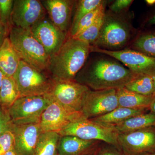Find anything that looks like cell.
Returning <instances> with one entry per match:
<instances>
[{"mask_svg":"<svg viewBox=\"0 0 155 155\" xmlns=\"http://www.w3.org/2000/svg\"><path fill=\"white\" fill-rule=\"evenodd\" d=\"M134 75L116 61L99 58L85 64L74 80L92 90H118L125 87Z\"/></svg>","mask_w":155,"mask_h":155,"instance_id":"obj_1","label":"cell"},{"mask_svg":"<svg viewBox=\"0 0 155 155\" xmlns=\"http://www.w3.org/2000/svg\"><path fill=\"white\" fill-rule=\"evenodd\" d=\"M91 52V45L69 37L59 51L50 58L47 72L52 78L74 80Z\"/></svg>","mask_w":155,"mask_h":155,"instance_id":"obj_2","label":"cell"},{"mask_svg":"<svg viewBox=\"0 0 155 155\" xmlns=\"http://www.w3.org/2000/svg\"><path fill=\"white\" fill-rule=\"evenodd\" d=\"M8 38L21 61L47 72L50 56L30 29L13 26L9 31Z\"/></svg>","mask_w":155,"mask_h":155,"instance_id":"obj_3","label":"cell"},{"mask_svg":"<svg viewBox=\"0 0 155 155\" xmlns=\"http://www.w3.org/2000/svg\"><path fill=\"white\" fill-rule=\"evenodd\" d=\"M130 29L128 22L118 14L105 12L99 35L91 46L109 51L120 50L130 40Z\"/></svg>","mask_w":155,"mask_h":155,"instance_id":"obj_4","label":"cell"},{"mask_svg":"<svg viewBox=\"0 0 155 155\" xmlns=\"http://www.w3.org/2000/svg\"><path fill=\"white\" fill-rule=\"evenodd\" d=\"M46 72L20 61L13 76L19 90L20 97L47 94L51 87L53 79Z\"/></svg>","mask_w":155,"mask_h":155,"instance_id":"obj_5","label":"cell"},{"mask_svg":"<svg viewBox=\"0 0 155 155\" xmlns=\"http://www.w3.org/2000/svg\"><path fill=\"white\" fill-rule=\"evenodd\" d=\"M58 133L61 136H73L85 140L102 141L121 151L118 142L119 133L116 128L105 126L91 119L73 122Z\"/></svg>","mask_w":155,"mask_h":155,"instance_id":"obj_6","label":"cell"},{"mask_svg":"<svg viewBox=\"0 0 155 155\" xmlns=\"http://www.w3.org/2000/svg\"><path fill=\"white\" fill-rule=\"evenodd\" d=\"M52 79L51 87L46 95L65 107L82 112L84 98L90 89L75 80Z\"/></svg>","mask_w":155,"mask_h":155,"instance_id":"obj_7","label":"cell"},{"mask_svg":"<svg viewBox=\"0 0 155 155\" xmlns=\"http://www.w3.org/2000/svg\"><path fill=\"white\" fill-rule=\"evenodd\" d=\"M51 102L45 95L19 97L9 109L12 122L17 125L40 122L44 111Z\"/></svg>","mask_w":155,"mask_h":155,"instance_id":"obj_8","label":"cell"},{"mask_svg":"<svg viewBox=\"0 0 155 155\" xmlns=\"http://www.w3.org/2000/svg\"><path fill=\"white\" fill-rule=\"evenodd\" d=\"M91 52L104 54L120 61L134 75H155V58L133 49L109 51L91 45Z\"/></svg>","mask_w":155,"mask_h":155,"instance_id":"obj_9","label":"cell"},{"mask_svg":"<svg viewBox=\"0 0 155 155\" xmlns=\"http://www.w3.org/2000/svg\"><path fill=\"white\" fill-rule=\"evenodd\" d=\"M84 119L82 112L72 110L51 100L42 114L40 125L42 132L59 133L73 122Z\"/></svg>","mask_w":155,"mask_h":155,"instance_id":"obj_10","label":"cell"},{"mask_svg":"<svg viewBox=\"0 0 155 155\" xmlns=\"http://www.w3.org/2000/svg\"><path fill=\"white\" fill-rule=\"evenodd\" d=\"M119 107L117 90L90 89L82 103L81 112L87 119H92L110 113Z\"/></svg>","mask_w":155,"mask_h":155,"instance_id":"obj_11","label":"cell"},{"mask_svg":"<svg viewBox=\"0 0 155 155\" xmlns=\"http://www.w3.org/2000/svg\"><path fill=\"white\" fill-rule=\"evenodd\" d=\"M118 142L125 155L155 153V127L119 134Z\"/></svg>","mask_w":155,"mask_h":155,"instance_id":"obj_12","label":"cell"},{"mask_svg":"<svg viewBox=\"0 0 155 155\" xmlns=\"http://www.w3.org/2000/svg\"><path fill=\"white\" fill-rule=\"evenodd\" d=\"M46 11L38 0H14L12 22L13 26L30 29L46 16Z\"/></svg>","mask_w":155,"mask_h":155,"instance_id":"obj_13","label":"cell"},{"mask_svg":"<svg viewBox=\"0 0 155 155\" xmlns=\"http://www.w3.org/2000/svg\"><path fill=\"white\" fill-rule=\"evenodd\" d=\"M30 30L50 58L59 51L68 38L67 34L60 30L46 16L37 22Z\"/></svg>","mask_w":155,"mask_h":155,"instance_id":"obj_14","label":"cell"},{"mask_svg":"<svg viewBox=\"0 0 155 155\" xmlns=\"http://www.w3.org/2000/svg\"><path fill=\"white\" fill-rule=\"evenodd\" d=\"M11 131L14 136L17 155H35L39 137L42 132L40 122L22 125L13 123Z\"/></svg>","mask_w":155,"mask_h":155,"instance_id":"obj_15","label":"cell"},{"mask_svg":"<svg viewBox=\"0 0 155 155\" xmlns=\"http://www.w3.org/2000/svg\"><path fill=\"white\" fill-rule=\"evenodd\" d=\"M41 2L53 24L68 34L71 27L72 10L75 1L43 0Z\"/></svg>","mask_w":155,"mask_h":155,"instance_id":"obj_16","label":"cell"},{"mask_svg":"<svg viewBox=\"0 0 155 155\" xmlns=\"http://www.w3.org/2000/svg\"><path fill=\"white\" fill-rule=\"evenodd\" d=\"M101 141L82 139L73 136H61L58 143V155H88L94 153Z\"/></svg>","mask_w":155,"mask_h":155,"instance_id":"obj_17","label":"cell"},{"mask_svg":"<svg viewBox=\"0 0 155 155\" xmlns=\"http://www.w3.org/2000/svg\"><path fill=\"white\" fill-rule=\"evenodd\" d=\"M20 61L8 38H7L0 47V71L5 76L13 77Z\"/></svg>","mask_w":155,"mask_h":155,"instance_id":"obj_18","label":"cell"},{"mask_svg":"<svg viewBox=\"0 0 155 155\" xmlns=\"http://www.w3.org/2000/svg\"><path fill=\"white\" fill-rule=\"evenodd\" d=\"M117 95L119 107L135 110H149L154 97L142 95L125 87L117 90Z\"/></svg>","mask_w":155,"mask_h":155,"instance_id":"obj_19","label":"cell"},{"mask_svg":"<svg viewBox=\"0 0 155 155\" xmlns=\"http://www.w3.org/2000/svg\"><path fill=\"white\" fill-rule=\"evenodd\" d=\"M147 110L118 107L108 114L91 119L105 126L114 127L133 116L146 113Z\"/></svg>","mask_w":155,"mask_h":155,"instance_id":"obj_20","label":"cell"},{"mask_svg":"<svg viewBox=\"0 0 155 155\" xmlns=\"http://www.w3.org/2000/svg\"><path fill=\"white\" fill-rule=\"evenodd\" d=\"M150 127H155V115L150 112L133 116L114 126L119 134Z\"/></svg>","mask_w":155,"mask_h":155,"instance_id":"obj_21","label":"cell"},{"mask_svg":"<svg viewBox=\"0 0 155 155\" xmlns=\"http://www.w3.org/2000/svg\"><path fill=\"white\" fill-rule=\"evenodd\" d=\"M19 97V90L14 78L4 76L0 89V107L8 111Z\"/></svg>","mask_w":155,"mask_h":155,"instance_id":"obj_22","label":"cell"},{"mask_svg":"<svg viewBox=\"0 0 155 155\" xmlns=\"http://www.w3.org/2000/svg\"><path fill=\"white\" fill-rule=\"evenodd\" d=\"M61 137L58 132H42L39 137L35 155H58V143Z\"/></svg>","mask_w":155,"mask_h":155,"instance_id":"obj_23","label":"cell"},{"mask_svg":"<svg viewBox=\"0 0 155 155\" xmlns=\"http://www.w3.org/2000/svg\"><path fill=\"white\" fill-rule=\"evenodd\" d=\"M125 87L130 91L145 96H153L155 95L154 84L153 76L151 75H135Z\"/></svg>","mask_w":155,"mask_h":155,"instance_id":"obj_24","label":"cell"},{"mask_svg":"<svg viewBox=\"0 0 155 155\" xmlns=\"http://www.w3.org/2000/svg\"><path fill=\"white\" fill-rule=\"evenodd\" d=\"M102 0H80L76 1V9L69 31L70 37L75 36L78 25L81 19L89 12L101 5Z\"/></svg>","mask_w":155,"mask_h":155,"instance_id":"obj_25","label":"cell"},{"mask_svg":"<svg viewBox=\"0 0 155 155\" xmlns=\"http://www.w3.org/2000/svg\"><path fill=\"white\" fill-rule=\"evenodd\" d=\"M132 48L134 50L155 58V33L140 35L133 42Z\"/></svg>","mask_w":155,"mask_h":155,"instance_id":"obj_26","label":"cell"},{"mask_svg":"<svg viewBox=\"0 0 155 155\" xmlns=\"http://www.w3.org/2000/svg\"><path fill=\"white\" fill-rule=\"evenodd\" d=\"M105 14V11L100 14L95 22L88 28L78 35L72 38L78 39L91 45H93L99 35L104 23Z\"/></svg>","mask_w":155,"mask_h":155,"instance_id":"obj_27","label":"cell"},{"mask_svg":"<svg viewBox=\"0 0 155 155\" xmlns=\"http://www.w3.org/2000/svg\"><path fill=\"white\" fill-rule=\"evenodd\" d=\"M106 3L105 1H104L101 5L95 10L89 12L81 19L78 25L76 32L74 37L78 35L88 28L95 22L100 14L104 11H105Z\"/></svg>","mask_w":155,"mask_h":155,"instance_id":"obj_28","label":"cell"},{"mask_svg":"<svg viewBox=\"0 0 155 155\" xmlns=\"http://www.w3.org/2000/svg\"><path fill=\"white\" fill-rule=\"evenodd\" d=\"M14 0H0V21L9 30L13 26L12 22Z\"/></svg>","mask_w":155,"mask_h":155,"instance_id":"obj_29","label":"cell"},{"mask_svg":"<svg viewBox=\"0 0 155 155\" xmlns=\"http://www.w3.org/2000/svg\"><path fill=\"white\" fill-rule=\"evenodd\" d=\"M14 134L11 130H8L0 136V155H4L14 147Z\"/></svg>","mask_w":155,"mask_h":155,"instance_id":"obj_30","label":"cell"},{"mask_svg":"<svg viewBox=\"0 0 155 155\" xmlns=\"http://www.w3.org/2000/svg\"><path fill=\"white\" fill-rule=\"evenodd\" d=\"M12 124L8 111L0 107V136L8 130H11Z\"/></svg>","mask_w":155,"mask_h":155,"instance_id":"obj_31","label":"cell"},{"mask_svg":"<svg viewBox=\"0 0 155 155\" xmlns=\"http://www.w3.org/2000/svg\"><path fill=\"white\" fill-rule=\"evenodd\" d=\"M95 155H125L122 151L114 146L107 144L98 147Z\"/></svg>","mask_w":155,"mask_h":155,"instance_id":"obj_32","label":"cell"},{"mask_svg":"<svg viewBox=\"0 0 155 155\" xmlns=\"http://www.w3.org/2000/svg\"><path fill=\"white\" fill-rule=\"evenodd\" d=\"M133 2L132 0H116L110 5V9L112 13L119 14L127 9Z\"/></svg>","mask_w":155,"mask_h":155,"instance_id":"obj_33","label":"cell"},{"mask_svg":"<svg viewBox=\"0 0 155 155\" xmlns=\"http://www.w3.org/2000/svg\"><path fill=\"white\" fill-rule=\"evenodd\" d=\"M10 30L0 21V47L6 38L8 37Z\"/></svg>","mask_w":155,"mask_h":155,"instance_id":"obj_34","label":"cell"},{"mask_svg":"<svg viewBox=\"0 0 155 155\" xmlns=\"http://www.w3.org/2000/svg\"><path fill=\"white\" fill-rule=\"evenodd\" d=\"M149 110L150 111V112L155 115V95L154 96L152 101L150 103Z\"/></svg>","mask_w":155,"mask_h":155,"instance_id":"obj_35","label":"cell"},{"mask_svg":"<svg viewBox=\"0 0 155 155\" xmlns=\"http://www.w3.org/2000/svg\"><path fill=\"white\" fill-rule=\"evenodd\" d=\"M4 155H17L15 151V149L14 147L11 148V149L8 151L7 153H6Z\"/></svg>","mask_w":155,"mask_h":155,"instance_id":"obj_36","label":"cell"},{"mask_svg":"<svg viewBox=\"0 0 155 155\" xmlns=\"http://www.w3.org/2000/svg\"><path fill=\"white\" fill-rule=\"evenodd\" d=\"M148 23L150 25H155V14L150 18Z\"/></svg>","mask_w":155,"mask_h":155,"instance_id":"obj_37","label":"cell"},{"mask_svg":"<svg viewBox=\"0 0 155 155\" xmlns=\"http://www.w3.org/2000/svg\"><path fill=\"white\" fill-rule=\"evenodd\" d=\"M145 2L148 5L152 6L155 5V0H146Z\"/></svg>","mask_w":155,"mask_h":155,"instance_id":"obj_38","label":"cell"},{"mask_svg":"<svg viewBox=\"0 0 155 155\" xmlns=\"http://www.w3.org/2000/svg\"><path fill=\"white\" fill-rule=\"evenodd\" d=\"M4 76H4V74H3L2 72L0 71V89H1V87H2V81Z\"/></svg>","mask_w":155,"mask_h":155,"instance_id":"obj_39","label":"cell"},{"mask_svg":"<svg viewBox=\"0 0 155 155\" xmlns=\"http://www.w3.org/2000/svg\"><path fill=\"white\" fill-rule=\"evenodd\" d=\"M138 155H155V153H145L141 154Z\"/></svg>","mask_w":155,"mask_h":155,"instance_id":"obj_40","label":"cell"},{"mask_svg":"<svg viewBox=\"0 0 155 155\" xmlns=\"http://www.w3.org/2000/svg\"><path fill=\"white\" fill-rule=\"evenodd\" d=\"M153 80L154 81V87H155V76H153Z\"/></svg>","mask_w":155,"mask_h":155,"instance_id":"obj_41","label":"cell"},{"mask_svg":"<svg viewBox=\"0 0 155 155\" xmlns=\"http://www.w3.org/2000/svg\"><path fill=\"white\" fill-rule=\"evenodd\" d=\"M95 152H94V153H92L90 154H89L88 155H95Z\"/></svg>","mask_w":155,"mask_h":155,"instance_id":"obj_42","label":"cell"}]
</instances>
